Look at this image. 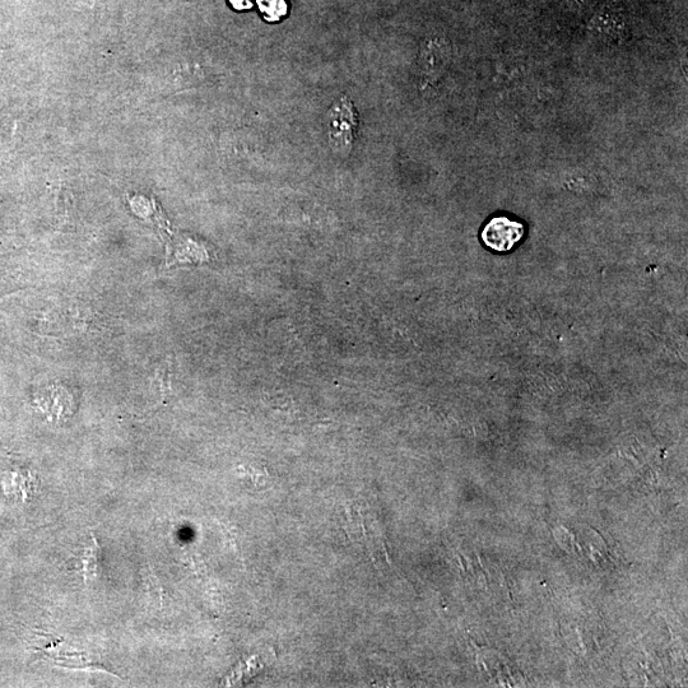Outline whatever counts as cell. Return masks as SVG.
Listing matches in <instances>:
<instances>
[{
    "instance_id": "obj_1",
    "label": "cell",
    "mask_w": 688,
    "mask_h": 688,
    "mask_svg": "<svg viewBox=\"0 0 688 688\" xmlns=\"http://www.w3.org/2000/svg\"><path fill=\"white\" fill-rule=\"evenodd\" d=\"M359 116L348 97L339 100L328 113V137L337 155L347 156L355 143Z\"/></svg>"
},
{
    "instance_id": "obj_2",
    "label": "cell",
    "mask_w": 688,
    "mask_h": 688,
    "mask_svg": "<svg viewBox=\"0 0 688 688\" xmlns=\"http://www.w3.org/2000/svg\"><path fill=\"white\" fill-rule=\"evenodd\" d=\"M524 232L523 223L510 220L505 216L494 217L483 229L482 240L487 248L506 253L523 239Z\"/></svg>"
},
{
    "instance_id": "obj_3",
    "label": "cell",
    "mask_w": 688,
    "mask_h": 688,
    "mask_svg": "<svg viewBox=\"0 0 688 688\" xmlns=\"http://www.w3.org/2000/svg\"><path fill=\"white\" fill-rule=\"evenodd\" d=\"M81 562L82 574L85 576L86 583H90V581L95 580L99 576L101 564V548L95 538L91 545L83 552Z\"/></svg>"
},
{
    "instance_id": "obj_4",
    "label": "cell",
    "mask_w": 688,
    "mask_h": 688,
    "mask_svg": "<svg viewBox=\"0 0 688 688\" xmlns=\"http://www.w3.org/2000/svg\"><path fill=\"white\" fill-rule=\"evenodd\" d=\"M260 12L268 22H278L287 15V0H259Z\"/></svg>"
},
{
    "instance_id": "obj_5",
    "label": "cell",
    "mask_w": 688,
    "mask_h": 688,
    "mask_svg": "<svg viewBox=\"0 0 688 688\" xmlns=\"http://www.w3.org/2000/svg\"><path fill=\"white\" fill-rule=\"evenodd\" d=\"M229 2L236 11H246L253 7L254 0H229Z\"/></svg>"
}]
</instances>
